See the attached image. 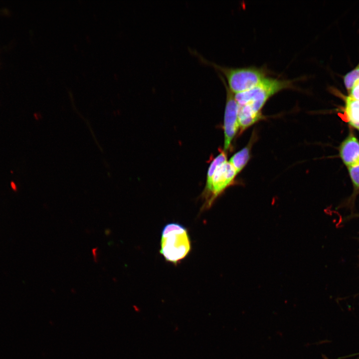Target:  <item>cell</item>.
I'll list each match as a JSON object with an SVG mask.
<instances>
[{"mask_svg": "<svg viewBox=\"0 0 359 359\" xmlns=\"http://www.w3.org/2000/svg\"><path fill=\"white\" fill-rule=\"evenodd\" d=\"M191 250V240L185 227L177 222L165 225L161 233L160 253L166 261L177 265Z\"/></svg>", "mask_w": 359, "mask_h": 359, "instance_id": "obj_1", "label": "cell"}, {"mask_svg": "<svg viewBox=\"0 0 359 359\" xmlns=\"http://www.w3.org/2000/svg\"><path fill=\"white\" fill-rule=\"evenodd\" d=\"M293 87V81L266 77L254 87L234 95L238 106L261 114L262 108L272 96L282 90Z\"/></svg>", "mask_w": 359, "mask_h": 359, "instance_id": "obj_2", "label": "cell"}, {"mask_svg": "<svg viewBox=\"0 0 359 359\" xmlns=\"http://www.w3.org/2000/svg\"><path fill=\"white\" fill-rule=\"evenodd\" d=\"M194 52L203 63L212 66L222 73L227 80L228 88L234 94L254 87L266 77V72L262 68L225 67L204 58L195 51Z\"/></svg>", "mask_w": 359, "mask_h": 359, "instance_id": "obj_3", "label": "cell"}, {"mask_svg": "<svg viewBox=\"0 0 359 359\" xmlns=\"http://www.w3.org/2000/svg\"><path fill=\"white\" fill-rule=\"evenodd\" d=\"M226 89V98L224 116V134L225 151L228 150L232 141L239 129L238 113V105L234 94L228 88L223 77L218 74Z\"/></svg>", "mask_w": 359, "mask_h": 359, "instance_id": "obj_4", "label": "cell"}, {"mask_svg": "<svg viewBox=\"0 0 359 359\" xmlns=\"http://www.w3.org/2000/svg\"><path fill=\"white\" fill-rule=\"evenodd\" d=\"M237 174L233 167L228 161L217 168L212 178L210 194L202 207L203 210L211 207L216 198L232 184Z\"/></svg>", "mask_w": 359, "mask_h": 359, "instance_id": "obj_5", "label": "cell"}, {"mask_svg": "<svg viewBox=\"0 0 359 359\" xmlns=\"http://www.w3.org/2000/svg\"><path fill=\"white\" fill-rule=\"evenodd\" d=\"M339 154L347 167L359 162V141L352 132L340 145Z\"/></svg>", "mask_w": 359, "mask_h": 359, "instance_id": "obj_6", "label": "cell"}, {"mask_svg": "<svg viewBox=\"0 0 359 359\" xmlns=\"http://www.w3.org/2000/svg\"><path fill=\"white\" fill-rule=\"evenodd\" d=\"M345 112L349 124L359 130V100L347 97Z\"/></svg>", "mask_w": 359, "mask_h": 359, "instance_id": "obj_7", "label": "cell"}, {"mask_svg": "<svg viewBox=\"0 0 359 359\" xmlns=\"http://www.w3.org/2000/svg\"><path fill=\"white\" fill-rule=\"evenodd\" d=\"M226 161H227L226 155L224 151H222L213 160L210 164L207 174L206 186L202 195L204 200L207 198L210 194L211 188L212 178L216 169L219 166Z\"/></svg>", "mask_w": 359, "mask_h": 359, "instance_id": "obj_8", "label": "cell"}, {"mask_svg": "<svg viewBox=\"0 0 359 359\" xmlns=\"http://www.w3.org/2000/svg\"><path fill=\"white\" fill-rule=\"evenodd\" d=\"M250 147L247 146L235 153L228 161L238 174L245 167L250 159Z\"/></svg>", "mask_w": 359, "mask_h": 359, "instance_id": "obj_9", "label": "cell"}, {"mask_svg": "<svg viewBox=\"0 0 359 359\" xmlns=\"http://www.w3.org/2000/svg\"><path fill=\"white\" fill-rule=\"evenodd\" d=\"M350 177L354 188V193L359 192V162L348 167Z\"/></svg>", "mask_w": 359, "mask_h": 359, "instance_id": "obj_10", "label": "cell"}, {"mask_svg": "<svg viewBox=\"0 0 359 359\" xmlns=\"http://www.w3.org/2000/svg\"><path fill=\"white\" fill-rule=\"evenodd\" d=\"M359 79V64L344 77V83L348 90H351L355 82Z\"/></svg>", "mask_w": 359, "mask_h": 359, "instance_id": "obj_11", "label": "cell"}, {"mask_svg": "<svg viewBox=\"0 0 359 359\" xmlns=\"http://www.w3.org/2000/svg\"><path fill=\"white\" fill-rule=\"evenodd\" d=\"M350 96L355 99L359 100V79L355 82L351 90Z\"/></svg>", "mask_w": 359, "mask_h": 359, "instance_id": "obj_12", "label": "cell"}]
</instances>
